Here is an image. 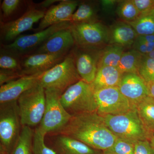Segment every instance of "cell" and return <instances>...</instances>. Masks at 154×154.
<instances>
[{
    "label": "cell",
    "instance_id": "obj_1",
    "mask_svg": "<svg viewBox=\"0 0 154 154\" xmlns=\"http://www.w3.org/2000/svg\"><path fill=\"white\" fill-rule=\"evenodd\" d=\"M53 134L67 136L102 151L117 138L107 127L104 117L97 112L72 116L66 125Z\"/></svg>",
    "mask_w": 154,
    "mask_h": 154
},
{
    "label": "cell",
    "instance_id": "obj_2",
    "mask_svg": "<svg viewBox=\"0 0 154 154\" xmlns=\"http://www.w3.org/2000/svg\"><path fill=\"white\" fill-rule=\"evenodd\" d=\"M103 117L107 127L117 138L134 144L150 139L152 134L144 125L136 108L122 114Z\"/></svg>",
    "mask_w": 154,
    "mask_h": 154
},
{
    "label": "cell",
    "instance_id": "obj_3",
    "mask_svg": "<svg viewBox=\"0 0 154 154\" xmlns=\"http://www.w3.org/2000/svg\"><path fill=\"white\" fill-rule=\"evenodd\" d=\"M69 29L75 46L80 49L100 51L109 44L110 29L98 21L71 24Z\"/></svg>",
    "mask_w": 154,
    "mask_h": 154
},
{
    "label": "cell",
    "instance_id": "obj_4",
    "mask_svg": "<svg viewBox=\"0 0 154 154\" xmlns=\"http://www.w3.org/2000/svg\"><path fill=\"white\" fill-rule=\"evenodd\" d=\"M60 102L72 116L97 112L95 92L91 84L81 80L62 94Z\"/></svg>",
    "mask_w": 154,
    "mask_h": 154
},
{
    "label": "cell",
    "instance_id": "obj_5",
    "mask_svg": "<svg viewBox=\"0 0 154 154\" xmlns=\"http://www.w3.org/2000/svg\"><path fill=\"white\" fill-rule=\"evenodd\" d=\"M81 80L70 52L63 60L42 74L39 83L45 90H55L63 94Z\"/></svg>",
    "mask_w": 154,
    "mask_h": 154
},
{
    "label": "cell",
    "instance_id": "obj_6",
    "mask_svg": "<svg viewBox=\"0 0 154 154\" xmlns=\"http://www.w3.org/2000/svg\"><path fill=\"white\" fill-rule=\"evenodd\" d=\"M18 107L22 126L32 127L40 125L45 110V90L38 83L19 97Z\"/></svg>",
    "mask_w": 154,
    "mask_h": 154
},
{
    "label": "cell",
    "instance_id": "obj_7",
    "mask_svg": "<svg viewBox=\"0 0 154 154\" xmlns=\"http://www.w3.org/2000/svg\"><path fill=\"white\" fill-rule=\"evenodd\" d=\"M0 105V145L10 154L21 134V117L17 101Z\"/></svg>",
    "mask_w": 154,
    "mask_h": 154
},
{
    "label": "cell",
    "instance_id": "obj_8",
    "mask_svg": "<svg viewBox=\"0 0 154 154\" xmlns=\"http://www.w3.org/2000/svg\"><path fill=\"white\" fill-rule=\"evenodd\" d=\"M44 115L39 128L48 134L56 133L66 125L72 116L65 109L60 102L61 93L53 90H45Z\"/></svg>",
    "mask_w": 154,
    "mask_h": 154
},
{
    "label": "cell",
    "instance_id": "obj_9",
    "mask_svg": "<svg viewBox=\"0 0 154 154\" xmlns=\"http://www.w3.org/2000/svg\"><path fill=\"white\" fill-rule=\"evenodd\" d=\"M71 25L69 22H61L33 34L19 36L13 42L3 45L2 47L5 51L17 56H25L36 47H39L53 34L69 28Z\"/></svg>",
    "mask_w": 154,
    "mask_h": 154
},
{
    "label": "cell",
    "instance_id": "obj_10",
    "mask_svg": "<svg viewBox=\"0 0 154 154\" xmlns=\"http://www.w3.org/2000/svg\"><path fill=\"white\" fill-rule=\"evenodd\" d=\"M94 92L97 113L102 116L122 114L135 108L117 87L103 88Z\"/></svg>",
    "mask_w": 154,
    "mask_h": 154
},
{
    "label": "cell",
    "instance_id": "obj_11",
    "mask_svg": "<svg viewBox=\"0 0 154 154\" xmlns=\"http://www.w3.org/2000/svg\"><path fill=\"white\" fill-rule=\"evenodd\" d=\"M45 11L31 6L18 19L6 23L1 26V34L6 41H12L25 31L31 30L34 24L44 17Z\"/></svg>",
    "mask_w": 154,
    "mask_h": 154
},
{
    "label": "cell",
    "instance_id": "obj_12",
    "mask_svg": "<svg viewBox=\"0 0 154 154\" xmlns=\"http://www.w3.org/2000/svg\"><path fill=\"white\" fill-rule=\"evenodd\" d=\"M68 54L36 53L25 55L21 60V76L43 73L61 62Z\"/></svg>",
    "mask_w": 154,
    "mask_h": 154
},
{
    "label": "cell",
    "instance_id": "obj_13",
    "mask_svg": "<svg viewBox=\"0 0 154 154\" xmlns=\"http://www.w3.org/2000/svg\"><path fill=\"white\" fill-rule=\"evenodd\" d=\"M100 51L85 50L76 47L70 51L81 79L88 84L91 85L96 78Z\"/></svg>",
    "mask_w": 154,
    "mask_h": 154
},
{
    "label": "cell",
    "instance_id": "obj_14",
    "mask_svg": "<svg viewBox=\"0 0 154 154\" xmlns=\"http://www.w3.org/2000/svg\"><path fill=\"white\" fill-rule=\"evenodd\" d=\"M118 88L133 108L149 96L146 83L137 74H122Z\"/></svg>",
    "mask_w": 154,
    "mask_h": 154
},
{
    "label": "cell",
    "instance_id": "obj_15",
    "mask_svg": "<svg viewBox=\"0 0 154 154\" xmlns=\"http://www.w3.org/2000/svg\"><path fill=\"white\" fill-rule=\"evenodd\" d=\"M42 74L23 76L1 86L0 104L17 101L24 92L39 83Z\"/></svg>",
    "mask_w": 154,
    "mask_h": 154
},
{
    "label": "cell",
    "instance_id": "obj_16",
    "mask_svg": "<svg viewBox=\"0 0 154 154\" xmlns=\"http://www.w3.org/2000/svg\"><path fill=\"white\" fill-rule=\"evenodd\" d=\"M79 5L78 1L63 0L51 6L40 20L36 30L38 32L61 22H67Z\"/></svg>",
    "mask_w": 154,
    "mask_h": 154
},
{
    "label": "cell",
    "instance_id": "obj_17",
    "mask_svg": "<svg viewBox=\"0 0 154 154\" xmlns=\"http://www.w3.org/2000/svg\"><path fill=\"white\" fill-rule=\"evenodd\" d=\"M75 46L74 39L69 28L53 34L37 48L36 53L68 54Z\"/></svg>",
    "mask_w": 154,
    "mask_h": 154
},
{
    "label": "cell",
    "instance_id": "obj_18",
    "mask_svg": "<svg viewBox=\"0 0 154 154\" xmlns=\"http://www.w3.org/2000/svg\"><path fill=\"white\" fill-rule=\"evenodd\" d=\"M54 135L55 137L50 147L57 154H103L102 151L93 148L72 138L62 134Z\"/></svg>",
    "mask_w": 154,
    "mask_h": 154
},
{
    "label": "cell",
    "instance_id": "obj_19",
    "mask_svg": "<svg viewBox=\"0 0 154 154\" xmlns=\"http://www.w3.org/2000/svg\"><path fill=\"white\" fill-rule=\"evenodd\" d=\"M138 35L131 25L127 22L116 23L110 29L109 44L122 47L133 45Z\"/></svg>",
    "mask_w": 154,
    "mask_h": 154
},
{
    "label": "cell",
    "instance_id": "obj_20",
    "mask_svg": "<svg viewBox=\"0 0 154 154\" xmlns=\"http://www.w3.org/2000/svg\"><path fill=\"white\" fill-rule=\"evenodd\" d=\"M122 75L117 67H101L98 68L96 78L91 85L94 91L103 88H118Z\"/></svg>",
    "mask_w": 154,
    "mask_h": 154
},
{
    "label": "cell",
    "instance_id": "obj_21",
    "mask_svg": "<svg viewBox=\"0 0 154 154\" xmlns=\"http://www.w3.org/2000/svg\"><path fill=\"white\" fill-rule=\"evenodd\" d=\"M143 55L132 49L123 53L117 69L122 74L134 73L138 75Z\"/></svg>",
    "mask_w": 154,
    "mask_h": 154
},
{
    "label": "cell",
    "instance_id": "obj_22",
    "mask_svg": "<svg viewBox=\"0 0 154 154\" xmlns=\"http://www.w3.org/2000/svg\"><path fill=\"white\" fill-rule=\"evenodd\" d=\"M124 52V47L110 44L100 51L98 68L102 66L117 67Z\"/></svg>",
    "mask_w": 154,
    "mask_h": 154
},
{
    "label": "cell",
    "instance_id": "obj_23",
    "mask_svg": "<svg viewBox=\"0 0 154 154\" xmlns=\"http://www.w3.org/2000/svg\"><path fill=\"white\" fill-rule=\"evenodd\" d=\"M136 109L144 125L152 134L154 132V99L148 96L139 103Z\"/></svg>",
    "mask_w": 154,
    "mask_h": 154
},
{
    "label": "cell",
    "instance_id": "obj_24",
    "mask_svg": "<svg viewBox=\"0 0 154 154\" xmlns=\"http://www.w3.org/2000/svg\"><path fill=\"white\" fill-rule=\"evenodd\" d=\"M34 131L30 127L22 126L19 139L10 154H34Z\"/></svg>",
    "mask_w": 154,
    "mask_h": 154
},
{
    "label": "cell",
    "instance_id": "obj_25",
    "mask_svg": "<svg viewBox=\"0 0 154 154\" xmlns=\"http://www.w3.org/2000/svg\"><path fill=\"white\" fill-rule=\"evenodd\" d=\"M128 23L131 25L138 36L154 34V9L140 14L133 22Z\"/></svg>",
    "mask_w": 154,
    "mask_h": 154
},
{
    "label": "cell",
    "instance_id": "obj_26",
    "mask_svg": "<svg viewBox=\"0 0 154 154\" xmlns=\"http://www.w3.org/2000/svg\"><path fill=\"white\" fill-rule=\"evenodd\" d=\"M95 9L91 5L83 3L79 5L76 11L68 20L71 24L88 23L97 21Z\"/></svg>",
    "mask_w": 154,
    "mask_h": 154
},
{
    "label": "cell",
    "instance_id": "obj_27",
    "mask_svg": "<svg viewBox=\"0 0 154 154\" xmlns=\"http://www.w3.org/2000/svg\"><path fill=\"white\" fill-rule=\"evenodd\" d=\"M116 13L123 22H133L140 15L133 0L119 1L116 6Z\"/></svg>",
    "mask_w": 154,
    "mask_h": 154
},
{
    "label": "cell",
    "instance_id": "obj_28",
    "mask_svg": "<svg viewBox=\"0 0 154 154\" xmlns=\"http://www.w3.org/2000/svg\"><path fill=\"white\" fill-rule=\"evenodd\" d=\"M46 134L39 126L34 131L33 140L34 154H57L51 148L45 144V137Z\"/></svg>",
    "mask_w": 154,
    "mask_h": 154
},
{
    "label": "cell",
    "instance_id": "obj_29",
    "mask_svg": "<svg viewBox=\"0 0 154 154\" xmlns=\"http://www.w3.org/2000/svg\"><path fill=\"white\" fill-rule=\"evenodd\" d=\"M0 68L1 70L20 72L21 60L18 57L5 51L0 56ZM20 74V73H19Z\"/></svg>",
    "mask_w": 154,
    "mask_h": 154
},
{
    "label": "cell",
    "instance_id": "obj_30",
    "mask_svg": "<svg viewBox=\"0 0 154 154\" xmlns=\"http://www.w3.org/2000/svg\"><path fill=\"white\" fill-rule=\"evenodd\" d=\"M134 144L117 138L113 145L103 151V154H134Z\"/></svg>",
    "mask_w": 154,
    "mask_h": 154
},
{
    "label": "cell",
    "instance_id": "obj_31",
    "mask_svg": "<svg viewBox=\"0 0 154 154\" xmlns=\"http://www.w3.org/2000/svg\"><path fill=\"white\" fill-rule=\"evenodd\" d=\"M138 75L146 83L154 81V59L143 55Z\"/></svg>",
    "mask_w": 154,
    "mask_h": 154
},
{
    "label": "cell",
    "instance_id": "obj_32",
    "mask_svg": "<svg viewBox=\"0 0 154 154\" xmlns=\"http://www.w3.org/2000/svg\"><path fill=\"white\" fill-rule=\"evenodd\" d=\"M22 1L20 0H4L1 5L3 17H9L19 8Z\"/></svg>",
    "mask_w": 154,
    "mask_h": 154
},
{
    "label": "cell",
    "instance_id": "obj_33",
    "mask_svg": "<svg viewBox=\"0 0 154 154\" xmlns=\"http://www.w3.org/2000/svg\"><path fill=\"white\" fill-rule=\"evenodd\" d=\"M134 146V154H154V149L149 140L138 141Z\"/></svg>",
    "mask_w": 154,
    "mask_h": 154
},
{
    "label": "cell",
    "instance_id": "obj_34",
    "mask_svg": "<svg viewBox=\"0 0 154 154\" xmlns=\"http://www.w3.org/2000/svg\"><path fill=\"white\" fill-rule=\"evenodd\" d=\"M22 77L19 72L1 70L0 72V85L1 86L6 83L17 79Z\"/></svg>",
    "mask_w": 154,
    "mask_h": 154
},
{
    "label": "cell",
    "instance_id": "obj_35",
    "mask_svg": "<svg viewBox=\"0 0 154 154\" xmlns=\"http://www.w3.org/2000/svg\"><path fill=\"white\" fill-rule=\"evenodd\" d=\"M139 13H145L154 9V0H133Z\"/></svg>",
    "mask_w": 154,
    "mask_h": 154
},
{
    "label": "cell",
    "instance_id": "obj_36",
    "mask_svg": "<svg viewBox=\"0 0 154 154\" xmlns=\"http://www.w3.org/2000/svg\"><path fill=\"white\" fill-rule=\"evenodd\" d=\"M119 1L115 0H103L101 2V6L103 11L106 12H110L116 5L117 6Z\"/></svg>",
    "mask_w": 154,
    "mask_h": 154
},
{
    "label": "cell",
    "instance_id": "obj_37",
    "mask_svg": "<svg viewBox=\"0 0 154 154\" xmlns=\"http://www.w3.org/2000/svg\"><path fill=\"white\" fill-rule=\"evenodd\" d=\"M148 95L154 99V81L146 83Z\"/></svg>",
    "mask_w": 154,
    "mask_h": 154
},
{
    "label": "cell",
    "instance_id": "obj_38",
    "mask_svg": "<svg viewBox=\"0 0 154 154\" xmlns=\"http://www.w3.org/2000/svg\"><path fill=\"white\" fill-rule=\"evenodd\" d=\"M0 154H9V153L2 146L0 145Z\"/></svg>",
    "mask_w": 154,
    "mask_h": 154
},
{
    "label": "cell",
    "instance_id": "obj_39",
    "mask_svg": "<svg viewBox=\"0 0 154 154\" xmlns=\"http://www.w3.org/2000/svg\"><path fill=\"white\" fill-rule=\"evenodd\" d=\"M149 142L152 146L154 149V132L152 133L151 137L149 140Z\"/></svg>",
    "mask_w": 154,
    "mask_h": 154
},
{
    "label": "cell",
    "instance_id": "obj_40",
    "mask_svg": "<svg viewBox=\"0 0 154 154\" xmlns=\"http://www.w3.org/2000/svg\"><path fill=\"white\" fill-rule=\"evenodd\" d=\"M146 56L147 57L151 58L154 59V49L150 53L148 54Z\"/></svg>",
    "mask_w": 154,
    "mask_h": 154
}]
</instances>
